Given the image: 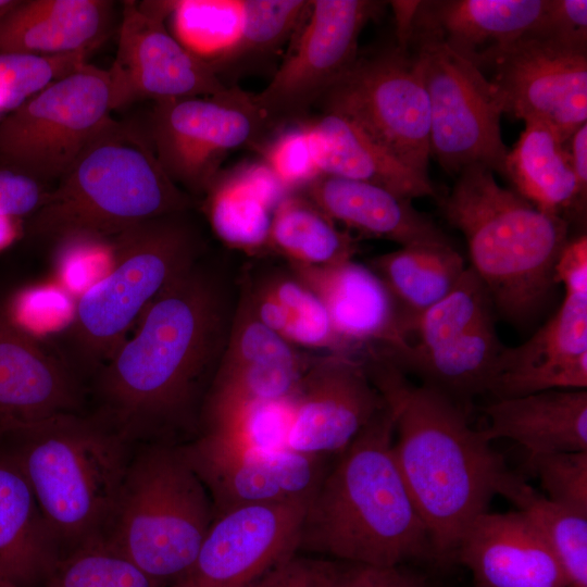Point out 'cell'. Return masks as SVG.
I'll return each instance as SVG.
<instances>
[{
	"label": "cell",
	"mask_w": 587,
	"mask_h": 587,
	"mask_svg": "<svg viewBox=\"0 0 587 587\" xmlns=\"http://www.w3.org/2000/svg\"><path fill=\"white\" fill-rule=\"evenodd\" d=\"M43 587H162L103 540L64 555Z\"/></svg>",
	"instance_id": "cell-39"
},
{
	"label": "cell",
	"mask_w": 587,
	"mask_h": 587,
	"mask_svg": "<svg viewBox=\"0 0 587 587\" xmlns=\"http://www.w3.org/2000/svg\"><path fill=\"white\" fill-rule=\"evenodd\" d=\"M111 8L105 0L17 1L0 20V52H89L104 37Z\"/></svg>",
	"instance_id": "cell-29"
},
{
	"label": "cell",
	"mask_w": 587,
	"mask_h": 587,
	"mask_svg": "<svg viewBox=\"0 0 587 587\" xmlns=\"http://www.w3.org/2000/svg\"><path fill=\"white\" fill-rule=\"evenodd\" d=\"M421 59L429 105V153L459 175L472 166L504 174L500 129L502 105L487 76L445 43L413 35L408 43Z\"/></svg>",
	"instance_id": "cell-12"
},
{
	"label": "cell",
	"mask_w": 587,
	"mask_h": 587,
	"mask_svg": "<svg viewBox=\"0 0 587 587\" xmlns=\"http://www.w3.org/2000/svg\"><path fill=\"white\" fill-rule=\"evenodd\" d=\"M213 519L182 449L154 446L129 462L103 541L163 587L191 566Z\"/></svg>",
	"instance_id": "cell-8"
},
{
	"label": "cell",
	"mask_w": 587,
	"mask_h": 587,
	"mask_svg": "<svg viewBox=\"0 0 587 587\" xmlns=\"http://www.w3.org/2000/svg\"><path fill=\"white\" fill-rule=\"evenodd\" d=\"M526 469L548 499L587 515V451L528 454Z\"/></svg>",
	"instance_id": "cell-41"
},
{
	"label": "cell",
	"mask_w": 587,
	"mask_h": 587,
	"mask_svg": "<svg viewBox=\"0 0 587 587\" xmlns=\"http://www.w3.org/2000/svg\"><path fill=\"white\" fill-rule=\"evenodd\" d=\"M503 113L552 126L564 141L587 121V49L533 32L495 54L483 72Z\"/></svg>",
	"instance_id": "cell-15"
},
{
	"label": "cell",
	"mask_w": 587,
	"mask_h": 587,
	"mask_svg": "<svg viewBox=\"0 0 587 587\" xmlns=\"http://www.w3.org/2000/svg\"><path fill=\"white\" fill-rule=\"evenodd\" d=\"M458 176L442 202L445 217L463 234L470 268L495 311L525 326L552 296L553 267L567 241L569 222L501 187L486 167L472 166Z\"/></svg>",
	"instance_id": "cell-5"
},
{
	"label": "cell",
	"mask_w": 587,
	"mask_h": 587,
	"mask_svg": "<svg viewBox=\"0 0 587 587\" xmlns=\"http://www.w3.org/2000/svg\"><path fill=\"white\" fill-rule=\"evenodd\" d=\"M554 283L561 284L565 292H587V237L586 234L567 240L554 267Z\"/></svg>",
	"instance_id": "cell-46"
},
{
	"label": "cell",
	"mask_w": 587,
	"mask_h": 587,
	"mask_svg": "<svg viewBox=\"0 0 587 587\" xmlns=\"http://www.w3.org/2000/svg\"><path fill=\"white\" fill-rule=\"evenodd\" d=\"M384 407L361 358L313 354L294 398L285 447L315 457L340 454Z\"/></svg>",
	"instance_id": "cell-20"
},
{
	"label": "cell",
	"mask_w": 587,
	"mask_h": 587,
	"mask_svg": "<svg viewBox=\"0 0 587 587\" xmlns=\"http://www.w3.org/2000/svg\"><path fill=\"white\" fill-rule=\"evenodd\" d=\"M188 212L141 222L113 237V264L78 299L62 333L63 359L80 376L113 357L136 320L198 262L202 239Z\"/></svg>",
	"instance_id": "cell-7"
},
{
	"label": "cell",
	"mask_w": 587,
	"mask_h": 587,
	"mask_svg": "<svg viewBox=\"0 0 587 587\" xmlns=\"http://www.w3.org/2000/svg\"><path fill=\"white\" fill-rule=\"evenodd\" d=\"M335 223L363 235L386 239L400 247L450 242L424 213L383 187L333 175L320 174L296 189Z\"/></svg>",
	"instance_id": "cell-27"
},
{
	"label": "cell",
	"mask_w": 587,
	"mask_h": 587,
	"mask_svg": "<svg viewBox=\"0 0 587 587\" xmlns=\"http://www.w3.org/2000/svg\"><path fill=\"white\" fill-rule=\"evenodd\" d=\"M495 313L485 286L466 267L453 290L416 317L408 351L391 363L465 409L476 395L487 392L504 347Z\"/></svg>",
	"instance_id": "cell-11"
},
{
	"label": "cell",
	"mask_w": 587,
	"mask_h": 587,
	"mask_svg": "<svg viewBox=\"0 0 587 587\" xmlns=\"http://www.w3.org/2000/svg\"><path fill=\"white\" fill-rule=\"evenodd\" d=\"M287 266L322 301L335 333L351 355L376 350L395 362L407 352L409 323L370 266L353 259L329 265L287 262Z\"/></svg>",
	"instance_id": "cell-21"
},
{
	"label": "cell",
	"mask_w": 587,
	"mask_h": 587,
	"mask_svg": "<svg viewBox=\"0 0 587 587\" xmlns=\"http://www.w3.org/2000/svg\"><path fill=\"white\" fill-rule=\"evenodd\" d=\"M389 3L396 21L397 45L408 48L420 1H391Z\"/></svg>",
	"instance_id": "cell-49"
},
{
	"label": "cell",
	"mask_w": 587,
	"mask_h": 587,
	"mask_svg": "<svg viewBox=\"0 0 587 587\" xmlns=\"http://www.w3.org/2000/svg\"><path fill=\"white\" fill-rule=\"evenodd\" d=\"M587 387V292H565L558 311L525 342L503 347L487 392L496 399Z\"/></svg>",
	"instance_id": "cell-23"
},
{
	"label": "cell",
	"mask_w": 587,
	"mask_h": 587,
	"mask_svg": "<svg viewBox=\"0 0 587 587\" xmlns=\"http://www.w3.org/2000/svg\"><path fill=\"white\" fill-rule=\"evenodd\" d=\"M384 5L371 0H311L295 49L254 95L270 125L300 116L321 101L357 60L362 29Z\"/></svg>",
	"instance_id": "cell-14"
},
{
	"label": "cell",
	"mask_w": 587,
	"mask_h": 587,
	"mask_svg": "<svg viewBox=\"0 0 587 587\" xmlns=\"http://www.w3.org/2000/svg\"><path fill=\"white\" fill-rule=\"evenodd\" d=\"M0 587H13L0 579Z\"/></svg>",
	"instance_id": "cell-53"
},
{
	"label": "cell",
	"mask_w": 587,
	"mask_h": 587,
	"mask_svg": "<svg viewBox=\"0 0 587 587\" xmlns=\"http://www.w3.org/2000/svg\"><path fill=\"white\" fill-rule=\"evenodd\" d=\"M20 221L0 215V251L9 247L23 230Z\"/></svg>",
	"instance_id": "cell-50"
},
{
	"label": "cell",
	"mask_w": 587,
	"mask_h": 587,
	"mask_svg": "<svg viewBox=\"0 0 587 587\" xmlns=\"http://www.w3.org/2000/svg\"><path fill=\"white\" fill-rule=\"evenodd\" d=\"M289 192L265 163L242 166L215 178L205 212L216 236L250 255L266 252L273 211Z\"/></svg>",
	"instance_id": "cell-31"
},
{
	"label": "cell",
	"mask_w": 587,
	"mask_h": 587,
	"mask_svg": "<svg viewBox=\"0 0 587 587\" xmlns=\"http://www.w3.org/2000/svg\"><path fill=\"white\" fill-rule=\"evenodd\" d=\"M487 441L507 438L528 454L587 451V390H546L496 399L485 409Z\"/></svg>",
	"instance_id": "cell-28"
},
{
	"label": "cell",
	"mask_w": 587,
	"mask_h": 587,
	"mask_svg": "<svg viewBox=\"0 0 587 587\" xmlns=\"http://www.w3.org/2000/svg\"><path fill=\"white\" fill-rule=\"evenodd\" d=\"M310 3L307 0H243L240 38L225 57L211 65L215 74L241 71L275 53L307 16Z\"/></svg>",
	"instance_id": "cell-38"
},
{
	"label": "cell",
	"mask_w": 587,
	"mask_h": 587,
	"mask_svg": "<svg viewBox=\"0 0 587 587\" xmlns=\"http://www.w3.org/2000/svg\"><path fill=\"white\" fill-rule=\"evenodd\" d=\"M533 33L565 46L586 49L587 1L547 0Z\"/></svg>",
	"instance_id": "cell-43"
},
{
	"label": "cell",
	"mask_w": 587,
	"mask_h": 587,
	"mask_svg": "<svg viewBox=\"0 0 587 587\" xmlns=\"http://www.w3.org/2000/svg\"><path fill=\"white\" fill-rule=\"evenodd\" d=\"M340 571L337 565L323 561L316 587H338Z\"/></svg>",
	"instance_id": "cell-51"
},
{
	"label": "cell",
	"mask_w": 587,
	"mask_h": 587,
	"mask_svg": "<svg viewBox=\"0 0 587 587\" xmlns=\"http://www.w3.org/2000/svg\"><path fill=\"white\" fill-rule=\"evenodd\" d=\"M17 0H0V20L16 4Z\"/></svg>",
	"instance_id": "cell-52"
},
{
	"label": "cell",
	"mask_w": 587,
	"mask_h": 587,
	"mask_svg": "<svg viewBox=\"0 0 587 587\" xmlns=\"http://www.w3.org/2000/svg\"><path fill=\"white\" fill-rule=\"evenodd\" d=\"M338 587H427L419 575L398 566L353 564L341 570Z\"/></svg>",
	"instance_id": "cell-45"
},
{
	"label": "cell",
	"mask_w": 587,
	"mask_h": 587,
	"mask_svg": "<svg viewBox=\"0 0 587 587\" xmlns=\"http://www.w3.org/2000/svg\"><path fill=\"white\" fill-rule=\"evenodd\" d=\"M312 358L266 327L238 286L227 345L200 414L202 432L253 405L294 399Z\"/></svg>",
	"instance_id": "cell-17"
},
{
	"label": "cell",
	"mask_w": 587,
	"mask_h": 587,
	"mask_svg": "<svg viewBox=\"0 0 587 587\" xmlns=\"http://www.w3.org/2000/svg\"><path fill=\"white\" fill-rule=\"evenodd\" d=\"M63 558L13 452L0 447V579L43 587Z\"/></svg>",
	"instance_id": "cell-26"
},
{
	"label": "cell",
	"mask_w": 587,
	"mask_h": 587,
	"mask_svg": "<svg viewBox=\"0 0 587 587\" xmlns=\"http://www.w3.org/2000/svg\"><path fill=\"white\" fill-rule=\"evenodd\" d=\"M174 38L210 66L238 42L243 25V0H176L170 13Z\"/></svg>",
	"instance_id": "cell-37"
},
{
	"label": "cell",
	"mask_w": 587,
	"mask_h": 587,
	"mask_svg": "<svg viewBox=\"0 0 587 587\" xmlns=\"http://www.w3.org/2000/svg\"><path fill=\"white\" fill-rule=\"evenodd\" d=\"M238 276L201 259L148 307L97 372L99 416L125 438L195 426L229 337Z\"/></svg>",
	"instance_id": "cell-1"
},
{
	"label": "cell",
	"mask_w": 587,
	"mask_h": 587,
	"mask_svg": "<svg viewBox=\"0 0 587 587\" xmlns=\"http://www.w3.org/2000/svg\"><path fill=\"white\" fill-rule=\"evenodd\" d=\"M394 436L385 402L325 472L308 502L298 550L370 566L433 559L428 530L394 455Z\"/></svg>",
	"instance_id": "cell-3"
},
{
	"label": "cell",
	"mask_w": 587,
	"mask_h": 587,
	"mask_svg": "<svg viewBox=\"0 0 587 587\" xmlns=\"http://www.w3.org/2000/svg\"><path fill=\"white\" fill-rule=\"evenodd\" d=\"M497 495L536 527L557 558L566 587H587V515L540 495L510 470L500 477Z\"/></svg>",
	"instance_id": "cell-35"
},
{
	"label": "cell",
	"mask_w": 587,
	"mask_h": 587,
	"mask_svg": "<svg viewBox=\"0 0 587 587\" xmlns=\"http://www.w3.org/2000/svg\"><path fill=\"white\" fill-rule=\"evenodd\" d=\"M210 495L214 516L234 508L310 500L325 471L322 457L200 434L180 447Z\"/></svg>",
	"instance_id": "cell-16"
},
{
	"label": "cell",
	"mask_w": 587,
	"mask_h": 587,
	"mask_svg": "<svg viewBox=\"0 0 587 587\" xmlns=\"http://www.w3.org/2000/svg\"><path fill=\"white\" fill-rule=\"evenodd\" d=\"M454 561L471 571L478 587H566L550 547L519 511L475 517L460 537Z\"/></svg>",
	"instance_id": "cell-24"
},
{
	"label": "cell",
	"mask_w": 587,
	"mask_h": 587,
	"mask_svg": "<svg viewBox=\"0 0 587 587\" xmlns=\"http://www.w3.org/2000/svg\"><path fill=\"white\" fill-rule=\"evenodd\" d=\"M322 564L295 554L245 587H316Z\"/></svg>",
	"instance_id": "cell-47"
},
{
	"label": "cell",
	"mask_w": 587,
	"mask_h": 587,
	"mask_svg": "<svg viewBox=\"0 0 587 587\" xmlns=\"http://www.w3.org/2000/svg\"><path fill=\"white\" fill-rule=\"evenodd\" d=\"M112 110L109 70L83 64L0 121V166L57 183Z\"/></svg>",
	"instance_id": "cell-10"
},
{
	"label": "cell",
	"mask_w": 587,
	"mask_h": 587,
	"mask_svg": "<svg viewBox=\"0 0 587 587\" xmlns=\"http://www.w3.org/2000/svg\"><path fill=\"white\" fill-rule=\"evenodd\" d=\"M309 500L243 505L214 516L172 587H245L296 554Z\"/></svg>",
	"instance_id": "cell-19"
},
{
	"label": "cell",
	"mask_w": 587,
	"mask_h": 587,
	"mask_svg": "<svg viewBox=\"0 0 587 587\" xmlns=\"http://www.w3.org/2000/svg\"><path fill=\"white\" fill-rule=\"evenodd\" d=\"M572 167L579 192L587 196V123L578 127L567 140Z\"/></svg>",
	"instance_id": "cell-48"
},
{
	"label": "cell",
	"mask_w": 587,
	"mask_h": 587,
	"mask_svg": "<svg viewBox=\"0 0 587 587\" xmlns=\"http://www.w3.org/2000/svg\"><path fill=\"white\" fill-rule=\"evenodd\" d=\"M33 177L0 166V215L26 220L42 204L48 190Z\"/></svg>",
	"instance_id": "cell-44"
},
{
	"label": "cell",
	"mask_w": 587,
	"mask_h": 587,
	"mask_svg": "<svg viewBox=\"0 0 587 587\" xmlns=\"http://www.w3.org/2000/svg\"><path fill=\"white\" fill-rule=\"evenodd\" d=\"M369 266L394 296L410 335L416 317L448 296L466 270L451 241L400 247L371 259Z\"/></svg>",
	"instance_id": "cell-33"
},
{
	"label": "cell",
	"mask_w": 587,
	"mask_h": 587,
	"mask_svg": "<svg viewBox=\"0 0 587 587\" xmlns=\"http://www.w3.org/2000/svg\"><path fill=\"white\" fill-rule=\"evenodd\" d=\"M307 126L320 174L370 183L409 200L436 195L429 178L402 164L344 116L324 112Z\"/></svg>",
	"instance_id": "cell-30"
},
{
	"label": "cell",
	"mask_w": 587,
	"mask_h": 587,
	"mask_svg": "<svg viewBox=\"0 0 587 587\" xmlns=\"http://www.w3.org/2000/svg\"><path fill=\"white\" fill-rule=\"evenodd\" d=\"M546 2L547 0L420 1L410 38L422 35L436 39L483 71L500 50L536 28Z\"/></svg>",
	"instance_id": "cell-25"
},
{
	"label": "cell",
	"mask_w": 587,
	"mask_h": 587,
	"mask_svg": "<svg viewBox=\"0 0 587 587\" xmlns=\"http://www.w3.org/2000/svg\"><path fill=\"white\" fill-rule=\"evenodd\" d=\"M391 410L394 455L432 542L433 560L454 561L465 528L487 511L508 470L466 412L442 392L414 385L378 353L362 358Z\"/></svg>",
	"instance_id": "cell-2"
},
{
	"label": "cell",
	"mask_w": 587,
	"mask_h": 587,
	"mask_svg": "<svg viewBox=\"0 0 587 587\" xmlns=\"http://www.w3.org/2000/svg\"><path fill=\"white\" fill-rule=\"evenodd\" d=\"M503 176L517 195L546 213L563 218L570 212L585 213L586 198L578 189L567 141L547 123L525 122L507 154Z\"/></svg>",
	"instance_id": "cell-32"
},
{
	"label": "cell",
	"mask_w": 587,
	"mask_h": 587,
	"mask_svg": "<svg viewBox=\"0 0 587 587\" xmlns=\"http://www.w3.org/2000/svg\"><path fill=\"white\" fill-rule=\"evenodd\" d=\"M88 52L33 54L0 52V105L9 114L26 100L86 63Z\"/></svg>",
	"instance_id": "cell-40"
},
{
	"label": "cell",
	"mask_w": 587,
	"mask_h": 587,
	"mask_svg": "<svg viewBox=\"0 0 587 587\" xmlns=\"http://www.w3.org/2000/svg\"><path fill=\"white\" fill-rule=\"evenodd\" d=\"M191 205V197L161 166L146 133L110 117L48 190L25 230L70 245L114 237Z\"/></svg>",
	"instance_id": "cell-4"
},
{
	"label": "cell",
	"mask_w": 587,
	"mask_h": 587,
	"mask_svg": "<svg viewBox=\"0 0 587 587\" xmlns=\"http://www.w3.org/2000/svg\"><path fill=\"white\" fill-rule=\"evenodd\" d=\"M171 1H124L117 52L109 68L114 109L138 99L154 102L225 91L213 68L165 27Z\"/></svg>",
	"instance_id": "cell-18"
},
{
	"label": "cell",
	"mask_w": 587,
	"mask_h": 587,
	"mask_svg": "<svg viewBox=\"0 0 587 587\" xmlns=\"http://www.w3.org/2000/svg\"><path fill=\"white\" fill-rule=\"evenodd\" d=\"M263 163L288 191L304 186L320 175L307 124L278 135L266 148Z\"/></svg>",
	"instance_id": "cell-42"
},
{
	"label": "cell",
	"mask_w": 587,
	"mask_h": 587,
	"mask_svg": "<svg viewBox=\"0 0 587 587\" xmlns=\"http://www.w3.org/2000/svg\"><path fill=\"white\" fill-rule=\"evenodd\" d=\"M270 126L254 95L229 86L217 95L154 102L146 135L168 177L198 196L207 193L230 151Z\"/></svg>",
	"instance_id": "cell-13"
},
{
	"label": "cell",
	"mask_w": 587,
	"mask_h": 587,
	"mask_svg": "<svg viewBox=\"0 0 587 587\" xmlns=\"http://www.w3.org/2000/svg\"><path fill=\"white\" fill-rule=\"evenodd\" d=\"M267 251L290 263L329 265L353 259L357 245L314 203L291 190L273 211Z\"/></svg>",
	"instance_id": "cell-34"
},
{
	"label": "cell",
	"mask_w": 587,
	"mask_h": 587,
	"mask_svg": "<svg viewBox=\"0 0 587 587\" xmlns=\"http://www.w3.org/2000/svg\"><path fill=\"white\" fill-rule=\"evenodd\" d=\"M79 375L60 353L0 310V437L67 413H78Z\"/></svg>",
	"instance_id": "cell-22"
},
{
	"label": "cell",
	"mask_w": 587,
	"mask_h": 587,
	"mask_svg": "<svg viewBox=\"0 0 587 587\" xmlns=\"http://www.w3.org/2000/svg\"><path fill=\"white\" fill-rule=\"evenodd\" d=\"M17 459L63 553L103 540L129 465L101 416L57 415L0 437Z\"/></svg>",
	"instance_id": "cell-6"
},
{
	"label": "cell",
	"mask_w": 587,
	"mask_h": 587,
	"mask_svg": "<svg viewBox=\"0 0 587 587\" xmlns=\"http://www.w3.org/2000/svg\"><path fill=\"white\" fill-rule=\"evenodd\" d=\"M402 164L428 178L429 105L421 59L397 43L357 58L321 99Z\"/></svg>",
	"instance_id": "cell-9"
},
{
	"label": "cell",
	"mask_w": 587,
	"mask_h": 587,
	"mask_svg": "<svg viewBox=\"0 0 587 587\" xmlns=\"http://www.w3.org/2000/svg\"><path fill=\"white\" fill-rule=\"evenodd\" d=\"M245 272L283 308L287 320L283 339L288 344L300 350L349 354L322 301L288 266Z\"/></svg>",
	"instance_id": "cell-36"
}]
</instances>
